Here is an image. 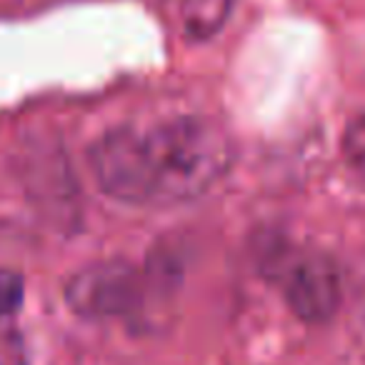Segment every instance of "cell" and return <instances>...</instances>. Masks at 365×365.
Instances as JSON below:
<instances>
[{
    "label": "cell",
    "instance_id": "6da1fadb",
    "mask_svg": "<svg viewBox=\"0 0 365 365\" xmlns=\"http://www.w3.org/2000/svg\"><path fill=\"white\" fill-rule=\"evenodd\" d=\"M153 203H185L205 195L235 160L230 135L208 118L182 115L145 133Z\"/></svg>",
    "mask_w": 365,
    "mask_h": 365
},
{
    "label": "cell",
    "instance_id": "7a4b0ae2",
    "mask_svg": "<svg viewBox=\"0 0 365 365\" xmlns=\"http://www.w3.org/2000/svg\"><path fill=\"white\" fill-rule=\"evenodd\" d=\"M88 163L96 182L108 198L128 205L153 203V175L145 133L133 128L108 130L93 143Z\"/></svg>",
    "mask_w": 365,
    "mask_h": 365
},
{
    "label": "cell",
    "instance_id": "3957f363",
    "mask_svg": "<svg viewBox=\"0 0 365 365\" xmlns=\"http://www.w3.org/2000/svg\"><path fill=\"white\" fill-rule=\"evenodd\" d=\"M278 283L288 308L305 323H328L340 305V273L323 253L298 250L280 260Z\"/></svg>",
    "mask_w": 365,
    "mask_h": 365
},
{
    "label": "cell",
    "instance_id": "277c9868",
    "mask_svg": "<svg viewBox=\"0 0 365 365\" xmlns=\"http://www.w3.org/2000/svg\"><path fill=\"white\" fill-rule=\"evenodd\" d=\"M140 300L138 270L125 260H103L78 270L66 283V303L86 320H110L135 310Z\"/></svg>",
    "mask_w": 365,
    "mask_h": 365
},
{
    "label": "cell",
    "instance_id": "5b68a950",
    "mask_svg": "<svg viewBox=\"0 0 365 365\" xmlns=\"http://www.w3.org/2000/svg\"><path fill=\"white\" fill-rule=\"evenodd\" d=\"M235 0H175L178 26L190 41H210L223 31Z\"/></svg>",
    "mask_w": 365,
    "mask_h": 365
},
{
    "label": "cell",
    "instance_id": "8992f818",
    "mask_svg": "<svg viewBox=\"0 0 365 365\" xmlns=\"http://www.w3.org/2000/svg\"><path fill=\"white\" fill-rule=\"evenodd\" d=\"M343 155L345 163L365 178V115H358L348 123L343 135Z\"/></svg>",
    "mask_w": 365,
    "mask_h": 365
},
{
    "label": "cell",
    "instance_id": "52a82bcc",
    "mask_svg": "<svg viewBox=\"0 0 365 365\" xmlns=\"http://www.w3.org/2000/svg\"><path fill=\"white\" fill-rule=\"evenodd\" d=\"M23 305V278L13 270H0V320L11 318Z\"/></svg>",
    "mask_w": 365,
    "mask_h": 365
},
{
    "label": "cell",
    "instance_id": "ba28073f",
    "mask_svg": "<svg viewBox=\"0 0 365 365\" xmlns=\"http://www.w3.org/2000/svg\"><path fill=\"white\" fill-rule=\"evenodd\" d=\"M0 365H31L23 338L11 328H0Z\"/></svg>",
    "mask_w": 365,
    "mask_h": 365
}]
</instances>
